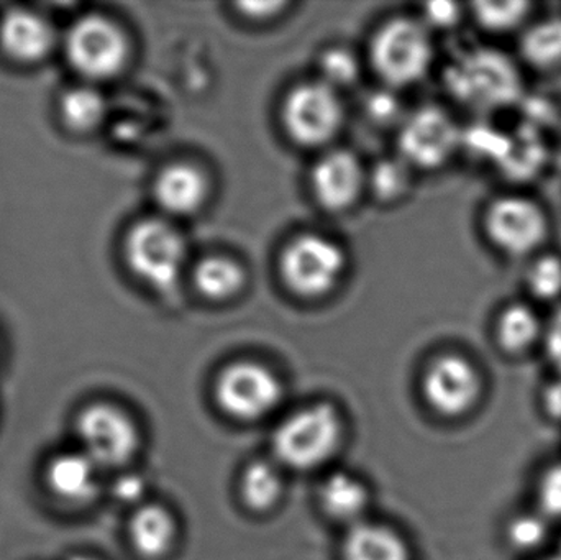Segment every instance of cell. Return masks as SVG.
I'll use <instances>...</instances> for the list:
<instances>
[{"mask_svg": "<svg viewBox=\"0 0 561 560\" xmlns=\"http://www.w3.org/2000/svg\"><path fill=\"white\" fill-rule=\"evenodd\" d=\"M550 367L561 375V302L549 309L546 316V332H543L542 348Z\"/></svg>", "mask_w": 561, "mask_h": 560, "instance_id": "31", "label": "cell"}, {"mask_svg": "<svg viewBox=\"0 0 561 560\" xmlns=\"http://www.w3.org/2000/svg\"><path fill=\"white\" fill-rule=\"evenodd\" d=\"M66 560H101V559L94 558V556H89V555H72V556H69V558Z\"/></svg>", "mask_w": 561, "mask_h": 560, "instance_id": "37", "label": "cell"}, {"mask_svg": "<svg viewBox=\"0 0 561 560\" xmlns=\"http://www.w3.org/2000/svg\"><path fill=\"white\" fill-rule=\"evenodd\" d=\"M542 403L549 416L561 420V375H557L556 380L547 384L542 393Z\"/></svg>", "mask_w": 561, "mask_h": 560, "instance_id": "34", "label": "cell"}, {"mask_svg": "<svg viewBox=\"0 0 561 560\" xmlns=\"http://www.w3.org/2000/svg\"><path fill=\"white\" fill-rule=\"evenodd\" d=\"M547 312L529 299H507L493 318L494 344L506 357L519 358L542 348Z\"/></svg>", "mask_w": 561, "mask_h": 560, "instance_id": "15", "label": "cell"}, {"mask_svg": "<svg viewBox=\"0 0 561 560\" xmlns=\"http://www.w3.org/2000/svg\"><path fill=\"white\" fill-rule=\"evenodd\" d=\"M320 505L330 518L358 525L368 508L369 492L358 477L339 470L320 485Z\"/></svg>", "mask_w": 561, "mask_h": 560, "instance_id": "21", "label": "cell"}, {"mask_svg": "<svg viewBox=\"0 0 561 560\" xmlns=\"http://www.w3.org/2000/svg\"><path fill=\"white\" fill-rule=\"evenodd\" d=\"M463 137V130L447 111L427 105L408 118L399 141L405 160L422 168H438L454 158Z\"/></svg>", "mask_w": 561, "mask_h": 560, "instance_id": "12", "label": "cell"}, {"mask_svg": "<svg viewBox=\"0 0 561 560\" xmlns=\"http://www.w3.org/2000/svg\"><path fill=\"white\" fill-rule=\"evenodd\" d=\"M206 176L190 164H173L154 181V199L173 216H190L201 209L207 197Z\"/></svg>", "mask_w": 561, "mask_h": 560, "instance_id": "18", "label": "cell"}, {"mask_svg": "<svg viewBox=\"0 0 561 560\" xmlns=\"http://www.w3.org/2000/svg\"><path fill=\"white\" fill-rule=\"evenodd\" d=\"M283 400L280 380L265 365L237 362L220 372L216 381V401L227 416L243 423L263 420Z\"/></svg>", "mask_w": 561, "mask_h": 560, "instance_id": "8", "label": "cell"}, {"mask_svg": "<svg viewBox=\"0 0 561 560\" xmlns=\"http://www.w3.org/2000/svg\"><path fill=\"white\" fill-rule=\"evenodd\" d=\"M463 19V9L454 2L427 3L424 9V25L427 28H455Z\"/></svg>", "mask_w": 561, "mask_h": 560, "instance_id": "32", "label": "cell"}, {"mask_svg": "<svg viewBox=\"0 0 561 560\" xmlns=\"http://www.w3.org/2000/svg\"><path fill=\"white\" fill-rule=\"evenodd\" d=\"M342 433V420L332 404H312L294 411L276 427L273 453L289 469H319L335 456Z\"/></svg>", "mask_w": 561, "mask_h": 560, "instance_id": "4", "label": "cell"}, {"mask_svg": "<svg viewBox=\"0 0 561 560\" xmlns=\"http://www.w3.org/2000/svg\"><path fill=\"white\" fill-rule=\"evenodd\" d=\"M61 46L69 68L89 84L117 78L130 56L125 30L98 12L78 16L62 35Z\"/></svg>", "mask_w": 561, "mask_h": 560, "instance_id": "3", "label": "cell"}, {"mask_svg": "<svg viewBox=\"0 0 561 560\" xmlns=\"http://www.w3.org/2000/svg\"><path fill=\"white\" fill-rule=\"evenodd\" d=\"M409 184V173L399 161H385L375 171V190L379 196L391 199L404 193Z\"/></svg>", "mask_w": 561, "mask_h": 560, "instance_id": "29", "label": "cell"}, {"mask_svg": "<svg viewBox=\"0 0 561 560\" xmlns=\"http://www.w3.org/2000/svg\"><path fill=\"white\" fill-rule=\"evenodd\" d=\"M540 513L561 519V464L550 467L539 482Z\"/></svg>", "mask_w": 561, "mask_h": 560, "instance_id": "30", "label": "cell"}, {"mask_svg": "<svg viewBox=\"0 0 561 560\" xmlns=\"http://www.w3.org/2000/svg\"><path fill=\"white\" fill-rule=\"evenodd\" d=\"M58 118L72 135L94 134L107 117L104 94L89 82L69 85L58 95Z\"/></svg>", "mask_w": 561, "mask_h": 560, "instance_id": "20", "label": "cell"}, {"mask_svg": "<svg viewBox=\"0 0 561 560\" xmlns=\"http://www.w3.org/2000/svg\"><path fill=\"white\" fill-rule=\"evenodd\" d=\"M320 69H322L323 79L327 81L325 84H329L330 88L352 84L358 76L356 59L345 49L327 52L320 62Z\"/></svg>", "mask_w": 561, "mask_h": 560, "instance_id": "28", "label": "cell"}, {"mask_svg": "<svg viewBox=\"0 0 561 560\" xmlns=\"http://www.w3.org/2000/svg\"><path fill=\"white\" fill-rule=\"evenodd\" d=\"M342 121V102L325 82L299 85L284 102V127L290 138L304 147L329 141L339 132Z\"/></svg>", "mask_w": 561, "mask_h": 560, "instance_id": "10", "label": "cell"}, {"mask_svg": "<svg viewBox=\"0 0 561 560\" xmlns=\"http://www.w3.org/2000/svg\"><path fill=\"white\" fill-rule=\"evenodd\" d=\"M345 270V253L332 240L302 236L294 240L280 259V275L290 292L302 298L329 293Z\"/></svg>", "mask_w": 561, "mask_h": 560, "instance_id": "9", "label": "cell"}, {"mask_svg": "<svg viewBox=\"0 0 561 560\" xmlns=\"http://www.w3.org/2000/svg\"><path fill=\"white\" fill-rule=\"evenodd\" d=\"M516 58L524 71L540 76L561 72V13L537 15L516 39Z\"/></svg>", "mask_w": 561, "mask_h": 560, "instance_id": "17", "label": "cell"}, {"mask_svg": "<svg viewBox=\"0 0 561 560\" xmlns=\"http://www.w3.org/2000/svg\"><path fill=\"white\" fill-rule=\"evenodd\" d=\"M345 560H411L404 539L388 526L362 522L353 525L343 542Z\"/></svg>", "mask_w": 561, "mask_h": 560, "instance_id": "22", "label": "cell"}, {"mask_svg": "<svg viewBox=\"0 0 561 560\" xmlns=\"http://www.w3.org/2000/svg\"><path fill=\"white\" fill-rule=\"evenodd\" d=\"M559 556L561 558V539H560V546H559Z\"/></svg>", "mask_w": 561, "mask_h": 560, "instance_id": "39", "label": "cell"}, {"mask_svg": "<svg viewBox=\"0 0 561 560\" xmlns=\"http://www.w3.org/2000/svg\"><path fill=\"white\" fill-rule=\"evenodd\" d=\"M543 560H561V558L559 555H557V556H552V558L543 559Z\"/></svg>", "mask_w": 561, "mask_h": 560, "instance_id": "38", "label": "cell"}, {"mask_svg": "<svg viewBox=\"0 0 561 560\" xmlns=\"http://www.w3.org/2000/svg\"><path fill=\"white\" fill-rule=\"evenodd\" d=\"M101 469L81 450L55 454L43 467V487L59 505L85 508L101 492Z\"/></svg>", "mask_w": 561, "mask_h": 560, "instance_id": "14", "label": "cell"}, {"mask_svg": "<svg viewBox=\"0 0 561 560\" xmlns=\"http://www.w3.org/2000/svg\"><path fill=\"white\" fill-rule=\"evenodd\" d=\"M79 450L99 469H122L137 456L141 434L134 418L111 401L84 404L75 418Z\"/></svg>", "mask_w": 561, "mask_h": 560, "instance_id": "5", "label": "cell"}, {"mask_svg": "<svg viewBox=\"0 0 561 560\" xmlns=\"http://www.w3.org/2000/svg\"><path fill=\"white\" fill-rule=\"evenodd\" d=\"M549 518L542 513H524L516 516L507 528V538L520 551H533L549 539Z\"/></svg>", "mask_w": 561, "mask_h": 560, "instance_id": "27", "label": "cell"}, {"mask_svg": "<svg viewBox=\"0 0 561 560\" xmlns=\"http://www.w3.org/2000/svg\"><path fill=\"white\" fill-rule=\"evenodd\" d=\"M481 232L494 253L506 262L526 263L550 249L553 219L542 201L523 191H506L488 201Z\"/></svg>", "mask_w": 561, "mask_h": 560, "instance_id": "2", "label": "cell"}, {"mask_svg": "<svg viewBox=\"0 0 561 560\" xmlns=\"http://www.w3.org/2000/svg\"><path fill=\"white\" fill-rule=\"evenodd\" d=\"M194 283L201 295L213 301H226L242 292L245 272L227 256H209L194 270Z\"/></svg>", "mask_w": 561, "mask_h": 560, "instance_id": "25", "label": "cell"}, {"mask_svg": "<svg viewBox=\"0 0 561 560\" xmlns=\"http://www.w3.org/2000/svg\"><path fill=\"white\" fill-rule=\"evenodd\" d=\"M470 15L478 28L486 35L493 38L517 39L539 12L537 3L527 0H506L473 3L470 7Z\"/></svg>", "mask_w": 561, "mask_h": 560, "instance_id": "23", "label": "cell"}, {"mask_svg": "<svg viewBox=\"0 0 561 560\" xmlns=\"http://www.w3.org/2000/svg\"><path fill=\"white\" fill-rule=\"evenodd\" d=\"M434 59L428 28L409 19L386 23L371 45V61L378 75L392 85H409L427 75Z\"/></svg>", "mask_w": 561, "mask_h": 560, "instance_id": "7", "label": "cell"}, {"mask_svg": "<svg viewBox=\"0 0 561 560\" xmlns=\"http://www.w3.org/2000/svg\"><path fill=\"white\" fill-rule=\"evenodd\" d=\"M118 500L128 503H138L145 493V482L138 476H124L115 485Z\"/></svg>", "mask_w": 561, "mask_h": 560, "instance_id": "33", "label": "cell"}, {"mask_svg": "<svg viewBox=\"0 0 561 560\" xmlns=\"http://www.w3.org/2000/svg\"><path fill=\"white\" fill-rule=\"evenodd\" d=\"M422 391L428 407L442 416H461L480 400L483 378L470 358L444 354L425 370Z\"/></svg>", "mask_w": 561, "mask_h": 560, "instance_id": "11", "label": "cell"}, {"mask_svg": "<svg viewBox=\"0 0 561 560\" xmlns=\"http://www.w3.org/2000/svg\"><path fill=\"white\" fill-rule=\"evenodd\" d=\"M445 85L468 111L496 114L519 104L526 92V71L516 55L497 46H474L451 59L445 69Z\"/></svg>", "mask_w": 561, "mask_h": 560, "instance_id": "1", "label": "cell"}, {"mask_svg": "<svg viewBox=\"0 0 561 560\" xmlns=\"http://www.w3.org/2000/svg\"><path fill=\"white\" fill-rule=\"evenodd\" d=\"M524 298L539 308H556L561 302V252L550 249L523 263L520 276Z\"/></svg>", "mask_w": 561, "mask_h": 560, "instance_id": "24", "label": "cell"}, {"mask_svg": "<svg viewBox=\"0 0 561 560\" xmlns=\"http://www.w3.org/2000/svg\"><path fill=\"white\" fill-rule=\"evenodd\" d=\"M362 186V164L348 151H332L313 168V193L327 209L342 210L352 206Z\"/></svg>", "mask_w": 561, "mask_h": 560, "instance_id": "16", "label": "cell"}, {"mask_svg": "<svg viewBox=\"0 0 561 560\" xmlns=\"http://www.w3.org/2000/svg\"><path fill=\"white\" fill-rule=\"evenodd\" d=\"M369 111L371 115L378 121H391L394 117L396 111H398V104H396L394 98L389 94H376L373 95L369 101Z\"/></svg>", "mask_w": 561, "mask_h": 560, "instance_id": "35", "label": "cell"}, {"mask_svg": "<svg viewBox=\"0 0 561 560\" xmlns=\"http://www.w3.org/2000/svg\"><path fill=\"white\" fill-rule=\"evenodd\" d=\"M128 270L151 288L167 292L176 285L186 260V243L171 224L144 219L128 229L124 240Z\"/></svg>", "mask_w": 561, "mask_h": 560, "instance_id": "6", "label": "cell"}, {"mask_svg": "<svg viewBox=\"0 0 561 560\" xmlns=\"http://www.w3.org/2000/svg\"><path fill=\"white\" fill-rule=\"evenodd\" d=\"M283 487L278 466L266 460H255L243 472L240 493L245 505L253 512H268L279 502Z\"/></svg>", "mask_w": 561, "mask_h": 560, "instance_id": "26", "label": "cell"}, {"mask_svg": "<svg viewBox=\"0 0 561 560\" xmlns=\"http://www.w3.org/2000/svg\"><path fill=\"white\" fill-rule=\"evenodd\" d=\"M239 9L245 15L253 16V19H268V16L278 13V10L284 9L283 2H243L239 3Z\"/></svg>", "mask_w": 561, "mask_h": 560, "instance_id": "36", "label": "cell"}, {"mask_svg": "<svg viewBox=\"0 0 561 560\" xmlns=\"http://www.w3.org/2000/svg\"><path fill=\"white\" fill-rule=\"evenodd\" d=\"M55 25L45 13L28 7H13L0 16V53L19 66L46 61L58 46Z\"/></svg>", "mask_w": 561, "mask_h": 560, "instance_id": "13", "label": "cell"}, {"mask_svg": "<svg viewBox=\"0 0 561 560\" xmlns=\"http://www.w3.org/2000/svg\"><path fill=\"white\" fill-rule=\"evenodd\" d=\"M128 538L141 558H161L170 551L176 539L174 516L158 503H145L131 513Z\"/></svg>", "mask_w": 561, "mask_h": 560, "instance_id": "19", "label": "cell"}]
</instances>
